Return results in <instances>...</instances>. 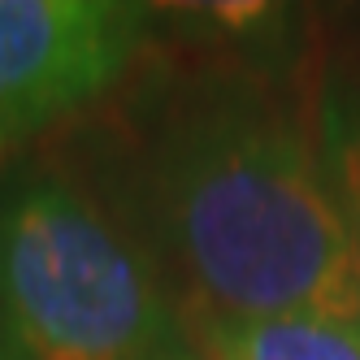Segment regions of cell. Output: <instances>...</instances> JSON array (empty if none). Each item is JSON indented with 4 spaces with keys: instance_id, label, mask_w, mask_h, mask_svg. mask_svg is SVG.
Listing matches in <instances>:
<instances>
[{
    "instance_id": "7a4b0ae2",
    "label": "cell",
    "mask_w": 360,
    "mask_h": 360,
    "mask_svg": "<svg viewBox=\"0 0 360 360\" xmlns=\"http://www.w3.org/2000/svg\"><path fill=\"white\" fill-rule=\"evenodd\" d=\"M143 248L65 178H0V360H143L183 339Z\"/></svg>"
},
{
    "instance_id": "277c9868",
    "label": "cell",
    "mask_w": 360,
    "mask_h": 360,
    "mask_svg": "<svg viewBox=\"0 0 360 360\" xmlns=\"http://www.w3.org/2000/svg\"><path fill=\"white\" fill-rule=\"evenodd\" d=\"M187 334L204 360H360V321L330 313H191Z\"/></svg>"
},
{
    "instance_id": "3957f363",
    "label": "cell",
    "mask_w": 360,
    "mask_h": 360,
    "mask_svg": "<svg viewBox=\"0 0 360 360\" xmlns=\"http://www.w3.org/2000/svg\"><path fill=\"white\" fill-rule=\"evenodd\" d=\"M148 35V5L0 0V152L109 96Z\"/></svg>"
},
{
    "instance_id": "6da1fadb",
    "label": "cell",
    "mask_w": 360,
    "mask_h": 360,
    "mask_svg": "<svg viewBox=\"0 0 360 360\" xmlns=\"http://www.w3.org/2000/svg\"><path fill=\"white\" fill-rule=\"evenodd\" d=\"M148 209L191 313L360 321V248L330 161L274 91L191 87L152 139Z\"/></svg>"
},
{
    "instance_id": "5b68a950",
    "label": "cell",
    "mask_w": 360,
    "mask_h": 360,
    "mask_svg": "<svg viewBox=\"0 0 360 360\" xmlns=\"http://www.w3.org/2000/svg\"><path fill=\"white\" fill-rule=\"evenodd\" d=\"M330 178H334V191L343 200V213L352 221V235L360 248V113L347 122H334L330 126Z\"/></svg>"
},
{
    "instance_id": "8992f818",
    "label": "cell",
    "mask_w": 360,
    "mask_h": 360,
    "mask_svg": "<svg viewBox=\"0 0 360 360\" xmlns=\"http://www.w3.org/2000/svg\"><path fill=\"white\" fill-rule=\"evenodd\" d=\"M143 360H204V356H200V347L191 343V334H183V339L165 343L161 352H152V356H143Z\"/></svg>"
}]
</instances>
